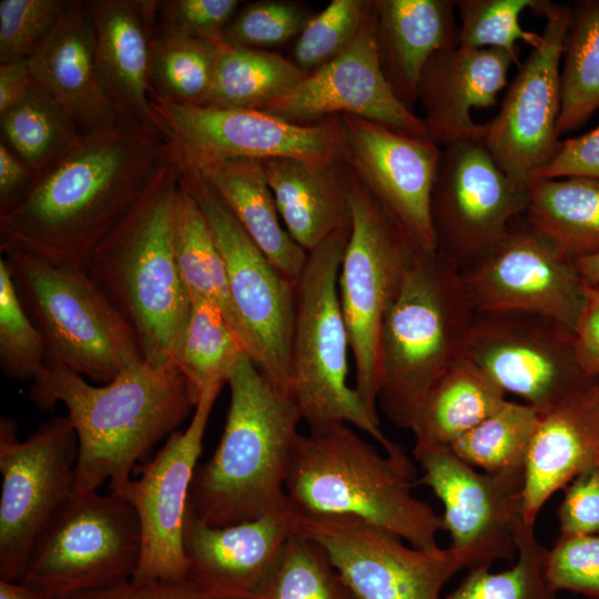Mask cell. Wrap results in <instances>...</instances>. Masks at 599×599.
<instances>
[{"instance_id": "9a60e30c", "label": "cell", "mask_w": 599, "mask_h": 599, "mask_svg": "<svg viewBox=\"0 0 599 599\" xmlns=\"http://www.w3.org/2000/svg\"><path fill=\"white\" fill-rule=\"evenodd\" d=\"M465 356L540 414L599 378L580 366L573 331L538 313L476 312Z\"/></svg>"}, {"instance_id": "7dc6e473", "label": "cell", "mask_w": 599, "mask_h": 599, "mask_svg": "<svg viewBox=\"0 0 599 599\" xmlns=\"http://www.w3.org/2000/svg\"><path fill=\"white\" fill-rule=\"evenodd\" d=\"M548 575L558 591L599 599V534L559 536L548 549Z\"/></svg>"}, {"instance_id": "484cf974", "label": "cell", "mask_w": 599, "mask_h": 599, "mask_svg": "<svg viewBox=\"0 0 599 599\" xmlns=\"http://www.w3.org/2000/svg\"><path fill=\"white\" fill-rule=\"evenodd\" d=\"M599 378L540 414L525 467L522 519L535 525L546 501L597 466Z\"/></svg>"}, {"instance_id": "ba28073f", "label": "cell", "mask_w": 599, "mask_h": 599, "mask_svg": "<svg viewBox=\"0 0 599 599\" xmlns=\"http://www.w3.org/2000/svg\"><path fill=\"white\" fill-rule=\"evenodd\" d=\"M20 302L41 333L48 365L100 383L144 361L135 333L87 270L0 248Z\"/></svg>"}, {"instance_id": "6f0895ef", "label": "cell", "mask_w": 599, "mask_h": 599, "mask_svg": "<svg viewBox=\"0 0 599 599\" xmlns=\"http://www.w3.org/2000/svg\"><path fill=\"white\" fill-rule=\"evenodd\" d=\"M575 266L585 283L599 284V254L576 260Z\"/></svg>"}, {"instance_id": "8d00e7d4", "label": "cell", "mask_w": 599, "mask_h": 599, "mask_svg": "<svg viewBox=\"0 0 599 599\" xmlns=\"http://www.w3.org/2000/svg\"><path fill=\"white\" fill-rule=\"evenodd\" d=\"M244 355H247L245 347L225 316L211 303L191 298L176 366L196 402L209 386L227 384Z\"/></svg>"}, {"instance_id": "f6af8a7d", "label": "cell", "mask_w": 599, "mask_h": 599, "mask_svg": "<svg viewBox=\"0 0 599 599\" xmlns=\"http://www.w3.org/2000/svg\"><path fill=\"white\" fill-rule=\"evenodd\" d=\"M315 13L308 4L292 0H261L238 11L221 34L224 44L261 49L298 37Z\"/></svg>"}, {"instance_id": "cb8c5ba5", "label": "cell", "mask_w": 599, "mask_h": 599, "mask_svg": "<svg viewBox=\"0 0 599 599\" xmlns=\"http://www.w3.org/2000/svg\"><path fill=\"white\" fill-rule=\"evenodd\" d=\"M293 528L291 505L254 520L215 527L187 507L184 550L187 578L221 599H264Z\"/></svg>"}, {"instance_id": "7bdbcfd3", "label": "cell", "mask_w": 599, "mask_h": 599, "mask_svg": "<svg viewBox=\"0 0 599 599\" xmlns=\"http://www.w3.org/2000/svg\"><path fill=\"white\" fill-rule=\"evenodd\" d=\"M373 0H332L297 37L292 61L306 74L338 57L356 38Z\"/></svg>"}, {"instance_id": "1f68e13d", "label": "cell", "mask_w": 599, "mask_h": 599, "mask_svg": "<svg viewBox=\"0 0 599 599\" xmlns=\"http://www.w3.org/2000/svg\"><path fill=\"white\" fill-rule=\"evenodd\" d=\"M524 216L534 231L573 262L599 254L598 180H534L528 185Z\"/></svg>"}, {"instance_id": "603a6c76", "label": "cell", "mask_w": 599, "mask_h": 599, "mask_svg": "<svg viewBox=\"0 0 599 599\" xmlns=\"http://www.w3.org/2000/svg\"><path fill=\"white\" fill-rule=\"evenodd\" d=\"M33 80L58 103L81 136L124 121L101 67L87 2L64 1L59 19L28 59Z\"/></svg>"}, {"instance_id": "5b68a950", "label": "cell", "mask_w": 599, "mask_h": 599, "mask_svg": "<svg viewBox=\"0 0 599 599\" xmlns=\"http://www.w3.org/2000/svg\"><path fill=\"white\" fill-rule=\"evenodd\" d=\"M417 477L399 446L382 454L353 426L334 424L301 435L286 476L295 510L353 515L417 548L438 547L443 519L413 490Z\"/></svg>"}, {"instance_id": "4dcf8cb0", "label": "cell", "mask_w": 599, "mask_h": 599, "mask_svg": "<svg viewBox=\"0 0 599 599\" xmlns=\"http://www.w3.org/2000/svg\"><path fill=\"white\" fill-rule=\"evenodd\" d=\"M506 400L504 389L464 355L428 389L408 429L415 446L449 447Z\"/></svg>"}, {"instance_id": "2e32d148", "label": "cell", "mask_w": 599, "mask_h": 599, "mask_svg": "<svg viewBox=\"0 0 599 599\" xmlns=\"http://www.w3.org/2000/svg\"><path fill=\"white\" fill-rule=\"evenodd\" d=\"M530 10L545 19L542 41L519 65L481 140L500 170L526 186L560 146V63L571 4L536 0Z\"/></svg>"}, {"instance_id": "4316f807", "label": "cell", "mask_w": 599, "mask_h": 599, "mask_svg": "<svg viewBox=\"0 0 599 599\" xmlns=\"http://www.w3.org/2000/svg\"><path fill=\"white\" fill-rule=\"evenodd\" d=\"M104 77L124 121L161 125L153 109L155 1H88Z\"/></svg>"}, {"instance_id": "52a82bcc", "label": "cell", "mask_w": 599, "mask_h": 599, "mask_svg": "<svg viewBox=\"0 0 599 599\" xmlns=\"http://www.w3.org/2000/svg\"><path fill=\"white\" fill-rule=\"evenodd\" d=\"M349 232L339 231L307 252L296 281L288 395L309 432L347 424L390 451L397 444L348 384L351 346L337 280Z\"/></svg>"}, {"instance_id": "8992f818", "label": "cell", "mask_w": 599, "mask_h": 599, "mask_svg": "<svg viewBox=\"0 0 599 599\" xmlns=\"http://www.w3.org/2000/svg\"><path fill=\"white\" fill-rule=\"evenodd\" d=\"M476 309L461 273L437 252H417L380 331L377 406L397 426L465 355Z\"/></svg>"}, {"instance_id": "6da1fadb", "label": "cell", "mask_w": 599, "mask_h": 599, "mask_svg": "<svg viewBox=\"0 0 599 599\" xmlns=\"http://www.w3.org/2000/svg\"><path fill=\"white\" fill-rule=\"evenodd\" d=\"M174 145L164 124L124 122L114 131L82 136L0 210V248L85 270Z\"/></svg>"}, {"instance_id": "44dd1931", "label": "cell", "mask_w": 599, "mask_h": 599, "mask_svg": "<svg viewBox=\"0 0 599 599\" xmlns=\"http://www.w3.org/2000/svg\"><path fill=\"white\" fill-rule=\"evenodd\" d=\"M461 275L476 312L538 313L573 331L583 304L585 282L575 262L534 231L524 215Z\"/></svg>"}, {"instance_id": "83f0119b", "label": "cell", "mask_w": 599, "mask_h": 599, "mask_svg": "<svg viewBox=\"0 0 599 599\" xmlns=\"http://www.w3.org/2000/svg\"><path fill=\"white\" fill-rule=\"evenodd\" d=\"M262 164L285 230L306 252L351 229V171L344 156L273 158Z\"/></svg>"}, {"instance_id": "680465c9", "label": "cell", "mask_w": 599, "mask_h": 599, "mask_svg": "<svg viewBox=\"0 0 599 599\" xmlns=\"http://www.w3.org/2000/svg\"><path fill=\"white\" fill-rule=\"evenodd\" d=\"M597 466L599 467V454H598V459H597Z\"/></svg>"}, {"instance_id": "8fae6325", "label": "cell", "mask_w": 599, "mask_h": 599, "mask_svg": "<svg viewBox=\"0 0 599 599\" xmlns=\"http://www.w3.org/2000/svg\"><path fill=\"white\" fill-rule=\"evenodd\" d=\"M182 173L225 263L230 294L247 355L288 394L295 285L250 237L199 170L180 152Z\"/></svg>"}, {"instance_id": "f5cc1de1", "label": "cell", "mask_w": 599, "mask_h": 599, "mask_svg": "<svg viewBox=\"0 0 599 599\" xmlns=\"http://www.w3.org/2000/svg\"><path fill=\"white\" fill-rule=\"evenodd\" d=\"M575 349L582 369L599 377V284L585 283L583 304L573 327Z\"/></svg>"}, {"instance_id": "30bf717a", "label": "cell", "mask_w": 599, "mask_h": 599, "mask_svg": "<svg viewBox=\"0 0 599 599\" xmlns=\"http://www.w3.org/2000/svg\"><path fill=\"white\" fill-rule=\"evenodd\" d=\"M351 171V170H349ZM351 232L338 272L357 394L377 413L378 352L385 315L420 251L351 171Z\"/></svg>"}, {"instance_id": "3957f363", "label": "cell", "mask_w": 599, "mask_h": 599, "mask_svg": "<svg viewBox=\"0 0 599 599\" xmlns=\"http://www.w3.org/2000/svg\"><path fill=\"white\" fill-rule=\"evenodd\" d=\"M180 173L175 143L85 268L135 333L144 362L159 368L177 367L191 312L173 247V205Z\"/></svg>"}, {"instance_id": "681fc988", "label": "cell", "mask_w": 599, "mask_h": 599, "mask_svg": "<svg viewBox=\"0 0 599 599\" xmlns=\"http://www.w3.org/2000/svg\"><path fill=\"white\" fill-rule=\"evenodd\" d=\"M564 493L558 508L560 536L599 534V467L579 474Z\"/></svg>"}, {"instance_id": "e575fe53", "label": "cell", "mask_w": 599, "mask_h": 599, "mask_svg": "<svg viewBox=\"0 0 599 599\" xmlns=\"http://www.w3.org/2000/svg\"><path fill=\"white\" fill-rule=\"evenodd\" d=\"M306 73L292 60L268 50L220 43L214 78L203 105L258 109Z\"/></svg>"}, {"instance_id": "9f6ffc18", "label": "cell", "mask_w": 599, "mask_h": 599, "mask_svg": "<svg viewBox=\"0 0 599 599\" xmlns=\"http://www.w3.org/2000/svg\"><path fill=\"white\" fill-rule=\"evenodd\" d=\"M0 599H53L21 581L0 579Z\"/></svg>"}, {"instance_id": "bcb514c9", "label": "cell", "mask_w": 599, "mask_h": 599, "mask_svg": "<svg viewBox=\"0 0 599 599\" xmlns=\"http://www.w3.org/2000/svg\"><path fill=\"white\" fill-rule=\"evenodd\" d=\"M63 2L1 0L0 64L28 60L57 23Z\"/></svg>"}, {"instance_id": "d4e9b609", "label": "cell", "mask_w": 599, "mask_h": 599, "mask_svg": "<svg viewBox=\"0 0 599 599\" xmlns=\"http://www.w3.org/2000/svg\"><path fill=\"white\" fill-rule=\"evenodd\" d=\"M512 63L518 64L517 53L501 49L450 47L436 52L418 85L429 139L440 148L460 140L481 141L484 123H476L471 111L497 104Z\"/></svg>"}, {"instance_id": "74e56055", "label": "cell", "mask_w": 599, "mask_h": 599, "mask_svg": "<svg viewBox=\"0 0 599 599\" xmlns=\"http://www.w3.org/2000/svg\"><path fill=\"white\" fill-rule=\"evenodd\" d=\"M539 418L540 413L535 407L506 400L448 448L463 461L485 473H525Z\"/></svg>"}, {"instance_id": "f1b7e54d", "label": "cell", "mask_w": 599, "mask_h": 599, "mask_svg": "<svg viewBox=\"0 0 599 599\" xmlns=\"http://www.w3.org/2000/svg\"><path fill=\"white\" fill-rule=\"evenodd\" d=\"M376 47L384 75L409 110L429 59L459 45L454 0H373Z\"/></svg>"}, {"instance_id": "d590c367", "label": "cell", "mask_w": 599, "mask_h": 599, "mask_svg": "<svg viewBox=\"0 0 599 599\" xmlns=\"http://www.w3.org/2000/svg\"><path fill=\"white\" fill-rule=\"evenodd\" d=\"M561 60L558 136L583 125L599 109V0L571 6Z\"/></svg>"}, {"instance_id": "c3c4849f", "label": "cell", "mask_w": 599, "mask_h": 599, "mask_svg": "<svg viewBox=\"0 0 599 599\" xmlns=\"http://www.w3.org/2000/svg\"><path fill=\"white\" fill-rule=\"evenodd\" d=\"M161 7V32L220 41L240 7L237 0H175Z\"/></svg>"}, {"instance_id": "11a10c76", "label": "cell", "mask_w": 599, "mask_h": 599, "mask_svg": "<svg viewBox=\"0 0 599 599\" xmlns=\"http://www.w3.org/2000/svg\"><path fill=\"white\" fill-rule=\"evenodd\" d=\"M32 82L28 60L1 63L0 114L20 100Z\"/></svg>"}, {"instance_id": "7a4b0ae2", "label": "cell", "mask_w": 599, "mask_h": 599, "mask_svg": "<svg viewBox=\"0 0 599 599\" xmlns=\"http://www.w3.org/2000/svg\"><path fill=\"white\" fill-rule=\"evenodd\" d=\"M29 398L43 410L58 403L67 408L79 443L72 495L98 491L105 481L120 491L136 463L176 432L197 404L177 367L144 361L101 386L47 365L31 382Z\"/></svg>"}, {"instance_id": "e0dca14e", "label": "cell", "mask_w": 599, "mask_h": 599, "mask_svg": "<svg viewBox=\"0 0 599 599\" xmlns=\"http://www.w3.org/2000/svg\"><path fill=\"white\" fill-rule=\"evenodd\" d=\"M223 385L213 384L201 394L190 424L170 435L155 456L138 468L139 477L131 478L116 493L133 507L140 524L141 557L134 578H187L184 522L190 489L211 412Z\"/></svg>"}, {"instance_id": "ab89813d", "label": "cell", "mask_w": 599, "mask_h": 599, "mask_svg": "<svg viewBox=\"0 0 599 599\" xmlns=\"http://www.w3.org/2000/svg\"><path fill=\"white\" fill-rule=\"evenodd\" d=\"M220 43L160 31L153 43V93L180 103L203 104L212 88Z\"/></svg>"}, {"instance_id": "ac0fdd59", "label": "cell", "mask_w": 599, "mask_h": 599, "mask_svg": "<svg viewBox=\"0 0 599 599\" xmlns=\"http://www.w3.org/2000/svg\"><path fill=\"white\" fill-rule=\"evenodd\" d=\"M414 456L423 471L417 485L430 488L443 504V530L465 568L516 557L525 473L478 471L441 446H414Z\"/></svg>"}, {"instance_id": "f35d334b", "label": "cell", "mask_w": 599, "mask_h": 599, "mask_svg": "<svg viewBox=\"0 0 599 599\" xmlns=\"http://www.w3.org/2000/svg\"><path fill=\"white\" fill-rule=\"evenodd\" d=\"M534 526L524 519L517 524L511 568L500 572H491L489 566L471 568L445 599H557L548 575V548L537 539Z\"/></svg>"}, {"instance_id": "7c38bea8", "label": "cell", "mask_w": 599, "mask_h": 599, "mask_svg": "<svg viewBox=\"0 0 599 599\" xmlns=\"http://www.w3.org/2000/svg\"><path fill=\"white\" fill-rule=\"evenodd\" d=\"M79 443L69 417H52L22 441L0 419V579L20 581L31 549L71 497Z\"/></svg>"}, {"instance_id": "60d3db41", "label": "cell", "mask_w": 599, "mask_h": 599, "mask_svg": "<svg viewBox=\"0 0 599 599\" xmlns=\"http://www.w3.org/2000/svg\"><path fill=\"white\" fill-rule=\"evenodd\" d=\"M264 599H359L323 548L293 532L286 541Z\"/></svg>"}, {"instance_id": "ee69618b", "label": "cell", "mask_w": 599, "mask_h": 599, "mask_svg": "<svg viewBox=\"0 0 599 599\" xmlns=\"http://www.w3.org/2000/svg\"><path fill=\"white\" fill-rule=\"evenodd\" d=\"M536 0H457L459 45L463 49H501L517 53V41L538 47L542 35L525 30L520 14Z\"/></svg>"}, {"instance_id": "7402d4cb", "label": "cell", "mask_w": 599, "mask_h": 599, "mask_svg": "<svg viewBox=\"0 0 599 599\" xmlns=\"http://www.w3.org/2000/svg\"><path fill=\"white\" fill-rule=\"evenodd\" d=\"M339 119L349 170L420 251L436 252L430 199L441 148L362 118Z\"/></svg>"}, {"instance_id": "f546056e", "label": "cell", "mask_w": 599, "mask_h": 599, "mask_svg": "<svg viewBox=\"0 0 599 599\" xmlns=\"http://www.w3.org/2000/svg\"><path fill=\"white\" fill-rule=\"evenodd\" d=\"M180 152L210 183L270 262L296 283L307 252L285 230L262 161L200 158Z\"/></svg>"}, {"instance_id": "816d5d0a", "label": "cell", "mask_w": 599, "mask_h": 599, "mask_svg": "<svg viewBox=\"0 0 599 599\" xmlns=\"http://www.w3.org/2000/svg\"><path fill=\"white\" fill-rule=\"evenodd\" d=\"M587 177L599 181V126L560 142L556 155L532 177L552 180Z\"/></svg>"}, {"instance_id": "f907efd6", "label": "cell", "mask_w": 599, "mask_h": 599, "mask_svg": "<svg viewBox=\"0 0 599 599\" xmlns=\"http://www.w3.org/2000/svg\"><path fill=\"white\" fill-rule=\"evenodd\" d=\"M65 599H221L214 591L186 578L171 581L130 578L115 585L82 592Z\"/></svg>"}, {"instance_id": "9c48e42d", "label": "cell", "mask_w": 599, "mask_h": 599, "mask_svg": "<svg viewBox=\"0 0 599 599\" xmlns=\"http://www.w3.org/2000/svg\"><path fill=\"white\" fill-rule=\"evenodd\" d=\"M140 557V524L122 496L71 495L34 542L20 581L65 599L132 578Z\"/></svg>"}, {"instance_id": "b9f144b4", "label": "cell", "mask_w": 599, "mask_h": 599, "mask_svg": "<svg viewBox=\"0 0 599 599\" xmlns=\"http://www.w3.org/2000/svg\"><path fill=\"white\" fill-rule=\"evenodd\" d=\"M48 365L43 337L23 308L0 257V368L18 380H33Z\"/></svg>"}, {"instance_id": "db71d44e", "label": "cell", "mask_w": 599, "mask_h": 599, "mask_svg": "<svg viewBox=\"0 0 599 599\" xmlns=\"http://www.w3.org/2000/svg\"><path fill=\"white\" fill-rule=\"evenodd\" d=\"M33 174L29 167L12 152L0 143V210L16 202L29 187Z\"/></svg>"}, {"instance_id": "836d02e7", "label": "cell", "mask_w": 599, "mask_h": 599, "mask_svg": "<svg viewBox=\"0 0 599 599\" xmlns=\"http://www.w3.org/2000/svg\"><path fill=\"white\" fill-rule=\"evenodd\" d=\"M2 142L33 177L71 152L81 141L68 115L33 80L26 93L0 114Z\"/></svg>"}, {"instance_id": "d6986e66", "label": "cell", "mask_w": 599, "mask_h": 599, "mask_svg": "<svg viewBox=\"0 0 599 599\" xmlns=\"http://www.w3.org/2000/svg\"><path fill=\"white\" fill-rule=\"evenodd\" d=\"M152 104L179 149L190 156L343 158L339 116L301 125L256 109L185 104L154 93Z\"/></svg>"}, {"instance_id": "ffe728a7", "label": "cell", "mask_w": 599, "mask_h": 599, "mask_svg": "<svg viewBox=\"0 0 599 599\" xmlns=\"http://www.w3.org/2000/svg\"><path fill=\"white\" fill-rule=\"evenodd\" d=\"M373 8L354 41L334 60L306 74L256 110L308 125L353 115L414 138H429L423 119L395 95L382 70Z\"/></svg>"}, {"instance_id": "d6a6232c", "label": "cell", "mask_w": 599, "mask_h": 599, "mask_svg": "<svg viewBox=\"0 0 599 599\" xmlns=\"http://www.w3.org/2000/svg\"><path fill=\"white\" fill-rule=\"evenodd\" d=\"M173 247L190 298H201L214 305L244 345L230 294L224 260L182 170L173 205Z\"/></svg>"}, {"instance_id": "5bb4252c", "label": "cell", "mask_w": 599, "mask_h": 599, "mask_svg": "<svg viewBox=\"0 0 599 599\" xmlns=\"http://www.w3.org/2000/svg\"><path fill=\"white\" fill-rule=\"evenodd\" d=\"M292 510L294 531L323 548L359 599H441L444 586L465 568L450 547L406 545L353 515Z\"/></svg>"}, {"instance_id": "4fadbf2b", "label": "cell", "mask_w": 599, "mask_h": 599, "mask_svg": "<svg viewBox=\"0 0 599 599\" xmlns=\"http://www.w3.org/2000/svg\"><path fill=\"white\" fill-rule=\"evenodd\" d=\"M528 186L510 179L480 140L441 148L430 199L436 252L460 273L477 265L527 209Z\"/></svg>"}, {"instance_id": "277c9868", "label": "cell", "mask_w": 599, "mask_h": 599, "mask_svg": "<svg viewBox=\"0 0 599 599\" xmlns=\"http://www.w3.org/2000/svg\"><path fill=\"white\" fill-rule=\"evenodd\" d=\"M230 406L220 443L199 464L189 509L203 522L224 527L285 510L288 466L303 422L291 396L248 355L227 380Z\"/></svg>"}]
</instances>
